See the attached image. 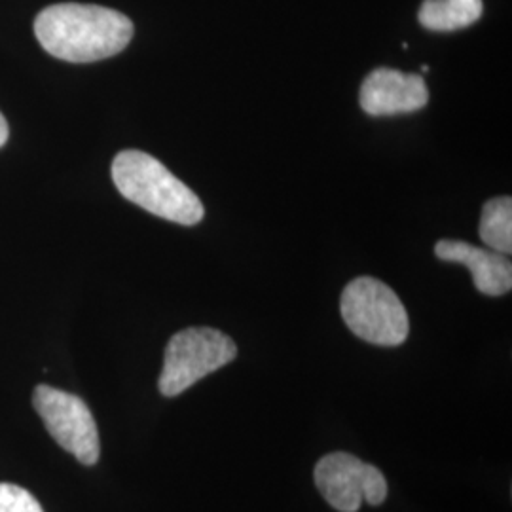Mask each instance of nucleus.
Wrapping results in <instances>:
<instances>
[{
  "instance_id": "obj_1",
  "label": "nucleus",
  "mask_w": 512,
  "mask_h": 512,
  "mask_svg": "<svg viewBox=\"0 0 512 512\" xmlns=\"http://www.w3.org/2000/svg\"><path fill=\"white\" fill-rule=\"evenodd\" d=\"M40 46L69 63H93L126 50L133 38L128 16L95 4H54L35 19Z\"/></svg>"
},
{
  "instance_id": "obj_2",
  "label": "nucleus",
  "mask_w": 512,
  "mask_h": 512,
  "mask_svg": "<svg viewBox=\"0 0 512 512\" xmlns=\"http://www.w3.org/2000/svg\"><path fill=\"white\" fill-rule=\"evenodd\" d=\"M112 181L126 200L160 219L194 226L205 217L202 200L194 190L147 152H120L112 162Z\"/></svg>"
},
{
  "instance_id": "obj_3",
  "label": "nucleus",
  "mask_w": 512,
  "mask_h": 512,
  "mask_svg": "<svg viewBox=\"0 0 512 512\" xmlns=\"http://www.w3.org/2000/svg\"><path fill=\"white\" fill-rule=\"evenodd\" d=\"M342 317L348 329L374 346L397 348L406 342L410 319L397 293L374 277H357L342 293Z\"/></svg>"
},
{
  "instance_id": "obj_4",
  "label": "nucleus",
  "mask_w": 512,
  "mask_h": 512,
  "mask_svg": "<svg viewBox=\"0 0 512 512\" xmlns=\"http://www.w3.org/2000/svg\"><path fill=\"white\" fill-rule=\"evenodd\" d=\"M238 355L236 342L209 327H190L171 336L158 380L164 397H177L211 372L230 365Z\"/></svg>"
},
{
  "instance_id": "obj_5",
  "label": "nucleus",
  "mask_w": 512,
  "mask_h": 512,
  "mask_svg": "<svg viewBox=\"0 0 512 512\" xmlns=\"http://www.w3.org/2000/svg\"><path fill=\"white\" fill-rule=\"evenodd\" d=\"M33 404L55 442L80 463L92 467L99 461L101 444L92 410L80 397L50 385H38Z\"/></svg>"
},
{
  "instance_id": "obj_6",
  "label": "nucleus",
  "mask_w": 512,
  "mask_h": 512,
  "mask_svg": "<svg viewBox=\"0 0 512 512\" xmlns=\"http://www.w3.org/2000/svg\"><path fill=\"white\" fill-rule=\"evenodd\" d=\"M315 486L334 511L357 512L363 501L382 505L387 497L384 473L348 452H332L317 461Z\"/></svg>"
},
{
  "instance_id": "obj_7",
  "label": "nucleus",
  "mask_w": 512,
  "mask_h": 512,
  "mask_svg": "<svg viewBox=\"0 0 512 512\" xmlns=\"http://www.w3.org/2000/svg\"><path fill=\"white\" fill-rule=\"evenodd\" d=\"M359 101L370 116H395L423 109L429 103V90L420 74L380 67L366 76Z\"/></svg>"
},
{
  "instance_id": "obj_8",
  "label": "nucleus",
  "mask_w": 512,
  "mask_h": 512,
  "mask_svg": "<svg viewBox=\"0 0 512 512\" xmlns=\"http://www.w3.org/2000/svg\"><path fill=\"white\" fill-rule=\"evenodd\" d=\"M435 255L444 262H458L469 268L478 293L486 296L511 293L512 264L509 256L454 239H440L435 245Z\"/></svg>"
},
{
  "instance_id": "obj_9",
  "label": "nucleus",
  "mask_w": 512,
  "mask_h": 512,
  "mask_svg": "<svg viewBox=\"0 0 512 512\" xmlns=\"http://www.w3.org/2000/svg\"><path fill=\"white\" fill-rule=\"evenodd\" d=\"M482 12V0H423L418 19L429 31L450 33L473 25Z\"/></svg>"
},
{
  "instance_id": "obj_10",
  "label": "nucleus",
  "mask_w": 512,
  "mask_h": 512,
  "mask_svg": "<svg viewBox=\"0 0 512 512\" xmlns=\"http://www.w3.org/2000/svg\"><path fill=\"white\" fill-rule=\"evenodd\" d=\"M480 239L501 255L512 253V200L509 196L486 202L480 217Z\"/></svg>"
},
{
  "instance_id": "obj_11",
  "label": "nucleus",
  "mask_w": 512,
  "mask_h": 512,
  "mask_svg": "<svg viewBox=\"0 0 512 512\" xmlns=\"http://www.w3.org/2000/svg\"><path fill=\"white\" fill-rule=\"evenodd\" d=\"M0 512H44V509L25 488L0 482Z\"/></svg>"
},
{
  "instance_id": "obj_12",
  "label": "nucleus",
  "mask_w": 512,
  "mask_h": 512,
  "mask_svg": "<svg viewBox=\"0 0 512 512\" xmlns=\"http://www.w3.org/2000/svg\"><path fill=\"white\" fill-rule=\"evenodd\" d=\"M8 135H10L8 122H6V118H4L2 112H0V147H4V143L8 141Z\"/></svg>"
}]
</instances>
